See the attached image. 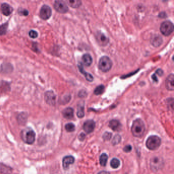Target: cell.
Masks as SVG:
<instances>
[{"instance_id": "cell-4", "label": "cell", "mask_w": 174, "mask_h": 174, "mask_svg": "<svg viewBox=\"0 0 174 174\" xmlns=\"http://www.w3.org/2000/svg\"><path fill=\"white\" fill-rule=\"evenodd\" d=\"M112 61L107 56H103L99 60V69L103 72H106L109 71L112 67Z\"/></svg>"}, {"instance_id": "cell-13", "label": "cell", "mask_w": 174, "mask_h": 174, "mask_svg": "<svg viewBox=\"0 0 174 174\" xmlns=\"http://www.w3.org/2000/svg\"><path fill=\"white\" fill-rule=\"evenodd\" d=\"M75 161V158L72 156H66L63 158L62 165L63 168L67 170L69 168L70 164H73Z\"/></svg>"}, {"instance_id": "cell-19", "label": "cell", "mask_w": 174, "mask_h": 174, "mask_svg": "<svg viewBox=\"0 0 174 174\" xmlns=\"http://www.w3.org/2000/svg\"><path fill=\"white\" fill-rule=\"evenodd\" d=\"M12 168L7 166L3 163H0V174H11L12 173Z\"/></svg>"}, {"instance_id": "cell-33", "label": "cell", "mask_w": 174, "mask_h": 174, "mask_svg": "<svg viewBox=\"0 0 174 174\" xmlns=\"http://www.w3.org/2000/svg\"><path fill=\"white\" fill-rule=\"evenodd\" d=\"M85 134H84V133H81L80 135H79V139L80 140L83 141V140L85 139Z\"/></svg>"}, {"instance_id": "cell-8", "label": "cell", "mask_w": 174, "mask_h": 174, "mask_svg": "<svg viewBox=\"0 0 174 174\" xmlns=\"http://www.w3.org/2000/svg\"><path fill=\"white\" fill-rule=\"evenodd\" d=\"M45 99L47 103L53 106L55 105L56 96L53 91H47L45 94Z\"/></svg>"}, {"instance_id": "cell-1", "label": "cell", "mask_w": 174, "mask_h": 174, "mask_svg": "<svg viewBox=\"0 0 174 174\" xmlns=\"http://www.w3.org/2000/svg\"><path fill=\"white\" fill-rule=\"evenodd\" d=\"M131 131L133 136L141 138L144 135L145 126L144 122L141 119H137L133 122Z\"/></svg>"}, {"instance_id": "cell-17", "label": "cell", "mask_w": 174, "mask_h": 174, "mask_svg": "<svg viewBox=\"0 0 174 174\" xmlns=\"http://www.w3.org/2000/svg\"><path fill=\"white\" fill-rule=\"evenodd\" d=\"M63 117L67 119H71L74 117V109L71 107H67L62 112Z\"/></svg>"}, {"instance_id": "cell-7", "label": "cell", "mask_w": 174, "mask_h": 174, "mask_svg": "<svg viewBox=\"0 0 174 174\" xmlns=\"http://www.w3.org/2000/svg\"><path fill=\"white\" fill-rule=\"evenodd\" d=\"M52 11L51 8L49 6L45 5L42 6L40 10V16L42 20H47L52 15Z\"/></svg>"}, {"instance_id": "cell-31", "label": "cell", "mask_w": 174, "mask_h": 174, "mask_svg": "<svg viewBox=\"0 0 174 174\" xmlns=\"http://www.w3.org/2000/svg\"><path fill=\"white\" fill-rule=\"evenodd\" d=\"M18 13L21 15H24V16H27L29 14V12L26 9H20L18 10Z\"/></svg>"}, {"instance_id": "cell-15", "label": "cell", "mask_w": 174, "mask_h": 174, "mask_svg": "<svg viewBox=\"0 0 174 174\" xmlns=\"http://www.w3.org/2000/svg\"><path fill=\"white\" fill-rule=\"evenodd\" d=\"M151 43L155 47H158L162 44V38L159 35H154L151 38Z\"/></svg>"}, {"instance_id": "cell-12", "label": "cell", "mask_w": 174, "mask_h": 174, "mask_svg": "<svg viewBox=\"0 0 174 174\" xmlns=\"http://www.w3.org/2000/svg\"><path fill=\"white\" fill-rule=\"evenodd\" d=\"M1 10L2 13L5 16H9L13 12V8L11 6H10L7 3H3L1 6Z\"/></svg>"}, {"instance_id": "cell-37", "label": "cell", "mask_w": 174, "mask_h": 174, "mask_svg": "<svg viewBox=\"0 0 174 174\" xmlns=\"http://www.w3.org/2000/svg\"><path fill=\"white\" fill-rule=\"evenodd\" d=\"M98 174H110V173L106 171H102L101 172L99 173Z\"/></svg>"}, {"instance_id": "cell-20", "label": "cell", "mask_w": 174, "mask_h": 174, "mask_svg": "<svg viewBox=\"0 0 174 174\" xmlns=\"http://www.w3.org/2000/svg\"><path fill=\"white\" fill-rule=\"evenodd\" d=\"M82 61L84 65L89 66L92 64L93 59L89 54H85L82 57Z\"/></svg>"}, {"instance_id": "cell-29", "label": "cell", "mask_w": 174, "mask_h": 174, "mask_svg": "<svg viewBox=\"0 0 174 174\" xmlns=\"http://www.w3.org/2000/svg\"><path fill=\"white\" fill-rule=\"evenodd\" d=\"M29 35L32 38H36L37 37V32L34 30H31L30 32H29Z\"/></svg>"}, {"instance_id": "cell-18", "label": "cell", "mask_w": 174, "mask_h": 174, "mask_svg": "<svg viewBox=\"0 0 174 174\" xmlns=\"http://www.w3.org/2000/svg\"><path fill=\"white\" fill-rule=\"evenodd\" d=\"M78 68H79V70L81 72V73H83L84 75H85V78L87 81H93V77L92 75L89 74V73L86 72L83 69V65L82 63H79L78 65Z\"/></svg>"}, {"instance_id": "cell-2", "label": "cell", "mask_w": 174, "mask_h": 174, "mask_svg": "<svg viewBox=\"0 0 174 174\" xmlns=\"http://www.w3.org/2000/svg\"><path fill=\"white\" fill-rule=\"evenodd\" d=\"M22 140L27 144L31 145L35 140V133L32 129L27 127L24 129L21 133Z\"/></svg>"}, {"instance_id": "cell-32", "label": "cell", "mask_w": 174, "mask_h": 174, "mask_svg": "<svg viewBox=\"0 0 174 174\" xmlns=\"http://www.w3.org/2000/svg\"><path fill=\"white\" fill-rule=\"evenodd\" d=\"M132 150V147L130 145H127L124 148V151L125 152L128 153Z\"/></svg>"}, {"instance_id": "cell-10", "label": "cell", "mask_w": 174, "mask_h": 174, "mask_svg": "<svg viewBox=\"0 0 174 174\" xmlns=\"http://www.w3.org/2000/svg\"><path fill=\"white\" fill-rule=\"evenodd\" d=\"M95 122L93 120H87L83 125V129L86 133H90L93 131L95 128Z\"/></svg>"}, {"instance_id": "cell-14", "label": "cell", "mask_w": 174, "mask_h": 174, "mask_svg": "<svg viewBox=\"0 0 174 174\" xmlns=\"http://www.w3.org/2000/svg\"><path fill=\"white\" fill-rule=\"evenodd\" d=\"M174 76L173 74H171L168 76V77L166 78V89L170 90L173 91L174 90Z\"/></svg>"}, {"instance_id": "cell-5", "label": "cell", "mask_w": 174, "mask_h": 174, "mask_svg": "<svg viewBox=\"0 0 174 174\" xmlns=\"http://www.w3.org/2000/svg\"><path fill=\"white\" fill-rule=\"evenodd\" d=\"M160 30L163 35L166 36L170 35L174 31L173 24L170 21L163 22L160 26Z\"/></svg>"}, {"instance_id": "cell-25", "label": "cell", "mask_w": 174, "mask_h": 174, "mask_svg": "<svg viewBox=\"0 0 174 174\" xmlns=\"http://www.w3.org/2000/svg\"><path fill=\"white\" fill-rule=\"evenodd\" d=\"M65 128L67 132L71 133V132H73L75 130V126L73 123H67V124L65 125Z\"/></svg>"}, {"instance_id": "cell-21", "label": "cell", "mask_w": 174, "mask_h": 174, "mask_svg": "<svg viewBox=\"0 0 174 174\" xmlns=\"http://www.w3.org/2000/svg\"><path fill=\"white\" fill-rule=\"evenodd\" d=\"M67 4L73 8H79L81 5V0H66Z\"/></svg>"}, {"instance_id": "cell-35", "label": "cell", "mask_w": 174, "mask_h": 174, "mask_svg": "<svg viewBox=\"0 0 174 174\" xmlns=\"http://www.w3.org/2000/svg\"><path fill=\"white\" fill-rule=\"evenodd\" d=\"M156 72V73H157L158 75H159V76H161V75H162V74H163V71H162V70L160 69L157 70Z\"/></svg>"}, {"instance_id": "cell-30", "label": "cell", "mask_w": 174, "mask_h": 174, "mask_svg": "<svg viewBox=\"0 0 174 174\" xmlns=\"http://www.w3.org/2000/svg\"><path fill=\"white\" fill-rule=\"evenodd\" d=\"M111 137H112V133H111L106 132L103 135V138L104 140H110Z\"/></svg>"}, {"instance_id": "cell-24", "label": "cell", "mask_w": 174, "mask_h": 174, "mask_svg": "<svg viewBox=\"0 0 174 174\" xmlns=\"http://www.w3.org/2000/svg\"><path fill=\"white\" fill-rule=\"evenodd\" d=\"M8 27V24L7 22L0 26V36L4 35L5 34H6Z\"/></svg>"}, {"instance_id": "cell-27", "label": "cell", "mask_w": 174, "mask_h": 174, "mask_svg": "<svg viewBox=\"0 0 174 174\" xmlns=\"http://www.w3.org/2000/svg\"><path fill=\"white\" fill-rule=\"evenodd\" d=\"M77 115L78 117L80 118H82L84 116V107L83 106H80L78 107Z\"/></svg>"}, {"instance_id": "cell-16", "label": "cell", "mask_w": 174, "mask_h": 174, "mask_svg": "<svg viewBox=\"0 0 174 174\" xmlns=\"http://www.w3.org/2000/svg\"><path fill=\"white\" fill-rule=\"evenodd\" d=\"M109 126L114 131H120L121 129V124L119 121L112 120L110 121Z\"/></svg>"}, {"instance_id": "cell-22", "label": "cell", "mask_w": 174, "mask_h": 174, "mask_svg": "<svg viewBox=\"0 0 174 174\" xmlns=\"http://www.w3.org/2000/svg\"><path fill=\"white\" fill-rule=\"evenodd\" d=\"M108 155L105 153H103L100 157V163L102 166H105L107 164Z\"/></svg>"}, {"instance_id": "cell-6", "label": "cell", "mask_w": 174, "mask_h": 174, "mask_svg": "<svg viewBox=\"0 0 174 174\" xmlns=\"http://www.w3.org/2000/svg\"><path fill=\"white\" fill-rule=\"evenodd\" d=\"M54 7L58 12L60 13H66L69 11V8L67 4L63 0H56Z\"/></svg>"}, {"instance_id": "cell-28", "label": "cell", "mask_w": 174, "mask_h": 174, "mask_svg": "<svg viewBox=\"0 0 174 174\" xmlns=\"http://www.w3.org/2000/svg\"><path fill=\"white\" fill-rule=\"evenodd\" d=\"M121 140V137L120 135H116L114 138L112 140V144L113 145H116L119 144Z\"/></svg>"}, {"instance_id": "cell-34", "label": "cell", "mask_w": 174, "mask_h": 174, "mask_svg": "<svg viewBox=\"0 0 174 174\" xmlns=\"http://www.w3.org/2000/svg\"><path fill=\"white\" fill-rule=\"evenodd\" d=\"M166 14L165 12H161L160 14H159V17L160 18H165L166 17Z\"/></svg>"}, {"instance_id": "cell-3", "label": "cell", "mask_w": 174, "mask_h": 174, "mask_svg": "<svg viewBox=\"0 0 174 174\" xmlns=\"http://www.w3.org/2000/svg\"><path fill=\"white\" fill-rule=\"evenodd\" d=\"M161 139L156 135H152L149 137L146 142V146L151 150H155L161 145Z\"/></svg>"}, {"instance_id": "cell-11", "label": "cell", "mask_w": 174, "mask_h": 174, "mask_svg": "<svg viewBox=\"0 0 174 174\" xmlns=\"http://www.w3.org/2000/svg\"><path fill=\"white\" fill-rule=\"evenodd\" d=\"M96 39L97 41L100 45L102 46H105L109 42L108 38L101 32H98L96 35Z\"/></svg>"}, {"instance_id": "cell-23", "label": "cell", "mask_w": 174, "mask_h": 174, "mask_svg": "<svg viewBox=\"0 0 174 174\" xmlns=\"http://www.w3.org/2000/svg\"><path fill=\"white\" fill-rule=\"evenodd\" d=\"M110 166L112 168H117L120 166V161L117 158H113L111 161Z\"/></svg>"}, {"instance_id": "cell-36", "label": "cell", "mask_w": 174, "mask_h": 174, "mask_svg": "<svg viewBox=\"0 0 174 174\" xmlns=\"http://www.w3.org/2000/svg\"><path fill=\"white\" fill-rule=\"evenodd\" d=\"M152 79H153V81H156V82H157L158 81V79H157V77H156V76L155 75V74H153L152 75Z\"/></svg>"}, {"instance_id": "cell-9", "label": "cell", "mask_w": 174, "mask_h": 174, "mask_svg": "<svg viewBox=\"0 0 174 174\" xmlns=\"http://www.w3.org/2000/svg\"><path fill=\"white\" fill-rule=\"evenodd\" d=\"M163 163V162L162 161V159L157 157H155L151 160V167L153 171L158 170L161 168Z\"/></svg>"}, {"instance_id": "cell-26", "label": "cell", "mask_w": 174, "mask_h": 174, "mask_svg": "<svg viewBox=\"0 0 174 174\" xmlns=\"http://www.w3.org/2000/svg\"><path fill=\"white\" fill-rule=\"evenodd\" d=\"M105 87L103 85H100L95 89L94 93L95 95H99L102 94L104 92Z\"/></svg>"}]
</instances>
